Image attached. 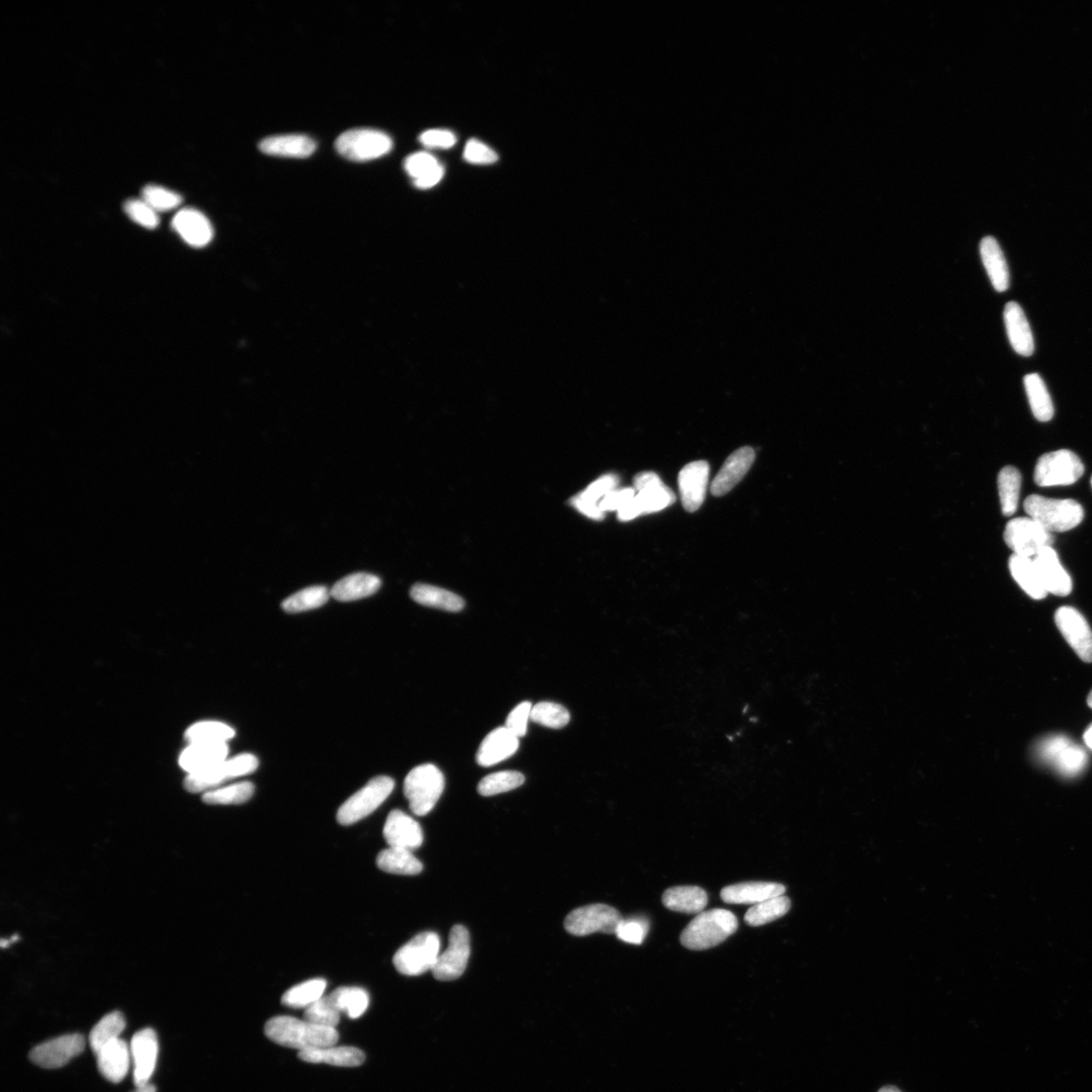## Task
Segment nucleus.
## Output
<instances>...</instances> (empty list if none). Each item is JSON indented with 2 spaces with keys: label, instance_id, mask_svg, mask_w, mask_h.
Segmentation results:
<instances>
[{
  "label": "nucleus",
  "instance_id": "dca6fc26",
  "mask_svg": "<svg viewBox=\"0 0 1092 1092\" xmlns=\"http://www.w3.org/2000/svg\"><path fill=\"white\" fill-rule=\"evenodd\" d=\"M131 1055L133 1063V1083L136 1086L149 1085L158 1057V1039L152 1029H144L133 1037Z\"/></svg>",
  "mask_w": 1092,
  "mask_h": 1092
},
{
  "label": "nucleus",
  "instance_id": "9d476101",
  "mask_svg": "<svg viewBox=\"0 0 1092 1092\" xmlns=\"http://www.w3.org/2000/svg\"><path fill=\"white\" fill-rule=\"evenodd\" d=\"M623 916L612 906L591 904L573 910L565 920V929L577 937L602 932L616 933L623 921Z\"/></svg>",
  "mask_w": 1092,
  "mask_h": 1092
},
{
  "label": "nucleus",
  "instance_id": "6ab92c4d",
  "mask_svg": "<svg viewBox=\"0 0 1092 1092\" xmlns=\"http://www.w3.org/2000/svg\"><path fill=\"white\" fill-rule=\"evenodd\" d=\"M1048 593L1065 597L1072 592V580L1062 567L1057 553L1046 546L1033 558Z\"/></svg>",
  "mask_w": 1092,
  "mask_h": 1092
},
{
  "label": "nucleus",
  "instance_id": "b1692460",
  "mask_svg": "<svg viewBox=\"0 0 1092 1092\" xmlns=\"http://www.w3.org/2000/svg\"><path fill=\"white\" fill-rule=\"evenodd\" d=\"M519 749V737L505 726L497 727L485 736L479 748L477 762L482 767H491L511 758Z\"/></svg>",
  "mask_w": 1092,
  "mask_h": 1092
},
{
  "label": "nucleus",
  "instance_id": "4d7b16f0",
  "mask_svg": "<svg viewBox=\"0 0 1092 1092\" xmlns=\"http://www.w3.org/2000/svg\"><path fill=\"white\" fill-rule=\"evenodd\" d=\"M619 480L614 475H607L591 483L585 492L580 494L582 499L598 504L599 500L616 490Z\"/></svg>",
  "mask_w": 1092,
  "mask_h": 1092
},
{
  "label": "nucleus",
  "instance_id": "39448f33",
  "mask_svg": "<svg viewBox=\"0 0 1092 1092\" xmlns=\"http://www.w3.org/2000/svg\"><path fill=\"white\" fill-rule=\"evenodd\" d=\"M440 951L439 934L425 931L404 945L395 954L393 962L400 974L419 976L433 970L439 960Z\"/></svg>",
  "mask_w": 1092,
  "mask_h": 1092
},
{
  "label": "nucleus",
  "instance_id": "ddd939ff",
  "mask_svg": "<svg viewBox=\"0 0 1092 1092\" xmlns=\"http://www.w3.org/2000/svg\"><path fill=\"white\" fill-rule=\"evenodd\" d=\"M1038 755L1067 777L1082 773L1088 761L1085 750L1063 736L1051 737L1039 746Z\"/></svg>",
  "mask_w": 1092,
  "mask_h": 1092
},
{
  "label": "nucleus",
  "instance_id": "e433bc0d",
  "mask_svg": "<svg viewBox=\"0 0 1092 1092\" xmlns=\"http://www.w3.org/2000/svg\"><path fill=\"white\" fill-rule=\"evenodd\" d=\"M1024 384L1034 416L1041 422L1050 421L1054 417V406L1045 383L1038 373H1029Z\"/></svg>",
  "mask_w": 1092,
  "mask_h": 1092
},
{
  "label": "nucleus",
  "instance_id": "cd10ccee",
  "mask_svg": "<svg viewBox=\"0 0 1092 1092\" xmlns=\"http://www.w3.org/2000/svg\"><path fill=\"white\" fill-rule=\"evenodd\" d=\"M980 255L993 287L1002 293L1010 287L1011 277L1009 265L997 239L991 236L983 238Z\"/></svg>",
  "mask_w": 1092,
  "mask_h": 1092
},
{
  "label": "nucleus",
  "instance_id": "09e8293b",
  "mask_svg": "<svg viewBox=\"0 0 1092 1092\" xmlns=\"http://www.w3.org/2000/svg\"><path fill=\"white\" fill-rule=\"evenodd\" d=\"M142 200L158 212H168L178 208L182 203L180 194L160 186L145 187Z\"/></svg>",
  "mask_w": 1092,
  "mask_h": 1092
},
{
  "label": "nucleus",
  "instance_id": "a878e982",
  "mask_svg": "<svg viewBox=\"0 0 1092 1092\" xmlns=\"http://www.w3.org/2000/svg\"><path fill=\"white\" fill-rule=\"evenodd\" d=\"M95 1055L97 1066L108 1082L119 1084L127 1076L132 1055L131 1049L124 1040L117 1039L107 1043Z\"/></svg>",
  "mask_w": 1092,
  "mask_h": 1092
},
{
  "label": "nucleus",
  "instance_id": "603ef678",
  "mask_svg": "<svg viewBox=\"0 0 1092 1092\" xmlns=\"http://www.w3.org/2000/svg\"><path fill=\"white\" fill-rule=\"evenodd\" d=\"M649 926L647 921L640 919H623L618 926L616 936L628 944L641 945L647 937Z\"/></svg>",
  "mask_w": 1092,
  "mask_h": 1092
},
{
  "label": "nucleus",
  "instance_id": "e2e57ef3",
  "mask_svg": "<svg viewBox=\"0 0 1092 1092\" xmlns=\"http://www.w3.org/2000/svg\"><path fill=\"white\" fill-rule=\"evenodd\" d=\"M133 1092H156V1088L154 1085L149 1084L147 1085L137 1087V1089Z\"/></svg>",
  "mask_w": 1092,
  "mask_h": 1092
},
{
  "label": "nucleus",
  "instance_id": "a18cd8bd",
  "mask_svg": "<svg viewBox=\"0 0 1092 1092\" xmlns=\"http://www.w3.org/2000/svg\"><path fill=\"white\" fill-rule=\"evenodd\" d=\"M255 788L251 782H240L205 792L203 800L204 804L211 805H242L252 797Z\"/></svg>",
  "mask_w": 1092,
  "mask_h": 1092
},
{
  "label": "nucleus",
  "instance_id": "f3484780",
  "mask_svg": "<svg viewBox=\"0 0 1092 1092\" xmlns=\"http://www.w3.org/2000/svg\"><path fill=\"white\" fill-rule=\"evenodd\" d=\"M708 479L709 465L704 460L693 461L679 471V490L687 512H696L702 506L706 499Z\"/></svg>",
  "mask_w": 1092,
  "mask_h": 1092
},
{
  "label": "nucleus",
  "instance_id": "bb28decb",
  "mask_svg": "<svg viewBox=\"0 0 1092 1092\" xmlns=\"http://www.w3.org/2000/svg\"><path fill=\"white\" fill-rule=\"evenodd\" d=\"M227 744H189L181 752L179 764L189 774L208 770L227 760Z\"/></svg>",
  "mask_w": 1092,
  "mask_h": 1092
},
{
  "label": "nucleus",
  "instance_id": "aec40b11",
  "mask_svg": "<svg viewBox=\"0 0 1092 1092\" xmlns=\"http://www.w3.org/2000/svg\"><path fill=\"white\" fill-rule=\"evenodd\" d=\"M756 454L751 447L737 449L728 457L721 469L712 482L711 492L716 497L730 493L735 485L744 479L747 472L754 464Z\"/></svg>",
  "mask_w": 1092,
  "mask_h": 1092
},
{
  "label": "nucleus",
  "instance_id": "2f4dec72",
  "mask_svg": "<svg viewBox=\"0 0 1092 1092\" xmlns=\"http://www.w3.org/2000/svg\"><path fill=\"white\" fill-rule=\"evenodd\" d=\"M299 1058L313 1064H329L338 1067H357L366 1061V1055L356 1047L328 1046L300 1051Z\"/></svg>",
  "mask_w": 1092,
  "mask_h": 1092
},
{
  "label": "nucleus",
  "instance_id": "680f3d73",
  "mask_svg": "<svg viewBox=\"0 0 1092 1092\" xmlns=\"http://www.w3.org/2000/svg\"><path fill=\"white\" fill-rule=\"evenodd\" d=\"M1085 742L1086 746L1092 749V724L1088 727V730L1085 734Z\"/></svg>",
  "mask_w": 1092,
  "mask_h": 1092
},
{
  "label": "nucleus",
  "instance_id": "f8f14e48",
  "mask_svg": "<svg viewBox=\"0 0 1092 1092\" xmlns=\"http://www.w3.org/2000/svg\"><path fill=\"white\" fill-rule=\"evenodd\" d=\"M470 955L469 933L466 927L456 925L449 933V944L440 955L432 973L440 981H453L465 973Z\"/></svg>",
  "mask_w": 1092,
  "mask_h": 1092
},
{
  "label": "nucleus",
  "instance_id": "864d4df0",
  "mask_svg": "<svg viewBox=\"0 0 1092 1092\" xmlns=\"http://www.w3.org/2000/svg\"><path fill=\"white\" fill-rule=\"evenodd\" d=\"M464 158L467 162L478 165L493 164L499 160L497 154L489 146L477 139H471L467 143Z\"/></svg>",
  "mask_w": 1092,
  "mask_h": 1092
},
{
  "label": "nucleus",
  "instance_id": "4be33fe9",
  "mask_svg": "<svg viewBox=\"0 0 1092 1092\" xmlns=\"http://www.w3.org/2000/svg\"><path fill=\"white\" fill-rule=\"evenodd\" d=\"M173 227L181 239L194 248H203L209 245L214 237V230L209 218L198 210L184 209L179 211L174 217Z\"/></svg>",
  "mask_w": 1092,
  "mask_h": 1092
},
{
  "label": "nucleus",
  "instance_id": "412c9836",
  "mask_svg": "<svg viewBox=\"0 0 1092 1092\" xmlns=\"http://www.w3.org/2000/svg\"><path fill=\"white\" fill-rule=\"evenodd\" d=\"M676 496L665 483L648 490L637 492L634 499L619 510L618 519L623 522L634 520L643 514L659 512L673 505Z\"/></svg>",
  "mask_w": 1092,
  "mask_h": 1092
},
{
  "label": "nucleus",
  "instance_id": "8fccbe9b",
  "mask_svg": "<svg viewBox=\"0 0 1092 1092\" xmlns=\"http://www.w3.org/2000/svg\"><path fill=\"white\" fill-rule=\"evenodd\" d=\"M340 1015L329 998L323 997L307 1007L303 1018L315 1025L336 1029L340 1023Z\"/></svg>",
  "mask_w": 1092,
  "mask_h": 1092
},
{
  "label": "nucleus",
  "instance_id": "7c9ffc66",
  "mask_svg": "<svg viewBox=\"0 0 1092 1092\" xmlns=\"http://www.w3.org/2000/svg\"><path fill=\"white\" fill-rule=\"evenodd\" d=\"M317 145L310 137L290 133L266 138L259 144L262 153L277 157L307 158L311 156Z\"/></svg>",
  "mask_w": 1092,
  "mask_h": 1092
},
{
  "label": "nucleus",
  "instance_id": "a19ab883",
  "mask_svg": "<svg viewBox=\"0 0 1092 1092\" xmlns=\"http://www.w3.org/2000/svg\"><path fill=\"white\" fill-rule=\"evenodd\" d=\"M327 982L317 978L301 983L288 989L282 999L284 1005L291 1009H307L324 997Z\"/></svg>",
  "mask_w": 1092,
  "mask_h": 1092
},
{
  "label": "nucleus",
  "instance_id": "1a4fd4ad",
  "mask_svg": "<svg viewBox=\"0 0 1092 1092\" xmlns=\"http://www.w3.org/2000/svg\"><path fill=\"white\" fill-rule=\"evenodd\" d=\"M1085 473V466L1074 453L1061 451L1042 455L1035 469V483L1040 487L1070 485L1075 483Z\"/></svg>",
  "mask_w": 1092,
  "mask_h": 1092
},
{
  "label": "nucleus",
  "instance_id": "c03bdc74",
  "mask_svg": "<svg viewBox=\"0 0 1092 1092\" xmlns=\"http://www.w3.org/2000/svg\"><path fill=\"white\" fill-rule=\"evenodd\" d=\"M330 595L326 587L313 586L291 595L283 602L282 607L287 613L305 612L319 609L329 600Z\"/></svg>",
  "mask_w": 1092,
  "mask_h": 1092
},
{
  "label": "nucleus",
  "instance_id": "79ce46f5",
  "mask_svg": "<svg viewBox=\"0 0 1092 1092\" xmlns=\"http://www.w3.org/2000/svg\"><path fill=\"white\" fill-rule=\"evenodd\" d=\"M235 736L232 727L216 721H203L189 727L186 738L189 744H227Z\"/></svg>",
  "mask_w": 1092,
  "mask_h": 1092
},
{
  "label": "nucleus",
  "instance_id": "37998d69",
  "mask_svg": "<svg viewBox=\"0 0 1092 1092\" xmlns=\"http://www.w3.org/2000/svg\"><path fill=\"white\" fill-rule=\"evenodd\" d=\"M125 1028V1017L119 1012H113L104 1016L93 1027L90 1036L92 1051L96 1054L106 1046L107 1043L119 1039V1035L123 1033Z\"/></svg>",
  "mask_w": 1092,
  "mask_h": 1092
},
{
  "label": "nucleus",
  "instance_id": "423d86ee",
  "mask_svg": "<svg viewBox=\"0 0 1092 1092\" xmlns=\"http://www.w3.org/2000/svg\"><path fill=\"white\" fill-rule=\"evenodd\" d=\"M335 147L346 160L364 162L390 153L393 141L385 133L378 130L354 129L340 135Z\"/></svg>",
  "mask_w": 1092,
  "mask_h": 1092
},
{
  "label": "nucleus",
  "instance_id": "4c0bfd02",
  "mask_svg": "<svg viewBox=\"0 0 1092 1092\" xmlns=\"http://www.w3.org/2000/svg\"><path fill=\"white\" fill-rule=\"evenodd\" d=\"M340 1014L357 1019L367 1012L370 1004L369 993L359 987H340L328 995Z\"/></svg>",
  "mask_w": 1092,
  "mask_h": 1092
},
{
  "label": "nucleus",
  "instance_id": "2eb2a0df",
  "mask_svg": "<svg viewBox=\"0 0 1092 1092\" xmlns=\"http://www.w3.org/2000/svg\"><path fill=\"white\" fill-rule=\"evenodd\" d=\"M84 1048L83 1036L79 1034L61 1036L34 1048L30 1053V1059L47 1070H56L77 1057Z\"/></svg>",
  "mask_w": 1092,
  "mask_h": 1092
},
{
  "label": "nucleus",
  "instance_id": "f704fd0d",
  "mask_svg": "<svg viewBox=\"0 0 1092 1092\" xmlns=\"http://www.w3.org/2000/svg\"><path fill=\"white\" fill-rule=\"evenodd\" d=\"M415 602L448 612H459L465 609V601L458 595L427 584H416L410 591Z\"/></svg>",
  "mask_w": 1092,
  "mask_h": 1092
},
{
  "label": "nucleus",
  "instance_id": "052dcab7",
  "mask_svg": "<svg viewBox=\"0 0 1092 1092\" xmlns=\"http://www.w3.org/2000/svg\"><path fill=\"white\" fill-rule=\"evenodd\" d=\"M663 483H664L657 475V473L651 471H643L638 473V475H637L635 478V490L637 492H640L643 490L658 487V485Z\"/></svg>",
  "mask_w": 1092,
  "mask_h": 1092
},
{
  "label": "nucleus",
  "instance_id": "6e6552de",
  "mask_svg": "<svg viewBox=\"0 0 1092 1092\" xmlns=\"http://www.w3.org/2000/svg\"><path fill=\"white\" fill-rule=\"evenodd\" d=\"M259 759L251 754H242L227 759L216 766L194 774H189L185 787L191 793L208 792L226 781L251 774L259 768Z\"/></svg>",
  "mask_w": 1092,
  "mask_h": 1092
},
{
  "label": "nucleus",
  "instance_id": "c9c22d12",
  "mask_svg": "<svg viewBox=\"0 0 1092 1092\" xmlns=\"http://www.w3.org/2000/svg\"><path fill=\"white\" fill-rule=\"evenodd\" d=\"M376 865L384 872L398 875H417L423 870L421 861L412 851L400 847L384 849L376 858Z\"/></svg>",
  "mask_w": 1092,
  "mask_h": 1092
},
{
  "label": "nucleus",
  "instance_id": "6e6d98bb",
  "mask_svg": "<svg viewBox=\"0 0 1092 1092\" xmlns=\"http://www.w3.org/2000/svg\"><path fill=\"white\" fill-rule=\"evenodd\" d=\"M455 133L448 130L432 129L421 133L420 142L425 147L449 149L456 144Z\"/></svg>",
  "mask_w": 1092,
  "mask_h": 1092
},
{
  "label": "nucleus",
  "instance_id": "de8ad7c7",
  "mask_svg": "<svg viewBox=\"0 0 1092 1092\" xmlns=\"http://www.w3.org/2000/svg\"><path fill=\"white\" fill-rule=\"evenodd\" d=\"M569 720V712L560 704L539 702L531 709L530 721L554 730L566 726Z\"/></svg>",
  "mask_w": 1092,
  "mask_h": 1092
},
{
  "label": "nucleus",
  "instance_id": "9b49d317",
  "mask_svg": "<svg viewBox=\"0 0 1092 1092\" xmlns=\"http://www.w3.org/2000/svg\"><path fill=\"white\" fill-rule=\"evenodd\" d=\"M1004 540L1014 554L1034 558L1043 548L1052 546L1054 538L1034 519L1019 517L1006 525Z\"/></svg>",
  "mask_w": 1092,
  "mask_h": 1092
},
{
  "label": "nucleus",
  "instance_id": "0eeeda50",
  "mask_svg": "<svg viewBox=\"0 0 1092 1092\" xmlns=\"http://www.w3.org/2000/svg\"><path fill=\"white\" fill-rule=\"evenodd\" d=\"M394 788L395 782L390 777H375L338 809L337 821L343 825H351L367 818L385 803Z\"/></svg>",
  "mask_w": 1092,
  "mask_h": 1092
},
{
  "label": "nucleus",
  "instance_id": "a211bd4d",
  "mask_svg": "<svg viewBox=\"0 0 1092 1092\" xmlns=\"http://www.w3.org/2000/svg\"><path fill=\"white\" fill-rule=\"evenodd\" d=\"M384 837L391 847L416 849L423 844L421 825L402 810L395 809L385 823Z\"/></svg>",
  "mask_w": 1092,
  "mask_h": 1092
},
{
  "label": "nucleus",
  "instance_id": "58836bf2",
  "mask_svg": "<svg viewBox=\"0 0 1092 1092\" xmlns=\"http://www.w3.org/2000/svg\"><path fill=\"white\" fill-rule=\"evenodd\" d=\"M791 908V902L787 896L773 897L752 905L745 916V921L750 927H761L783 917Z\"/></svg>",
  "mask_w": 1092,
  "mask_h": 1092
},
{
  "label": "nucleus",
  "instance_id": "69168bd1",
  "mask_svg": "<svg viewBox=\"0 0 1092 1092\" xmlns=\"http://www.w3.org/2000/svg\"><path fill=\"white\" fill-rule=\"evenodd\" d=\"M1087 704H1088V707H1089L1090 708H1092V690H1091V692H1090V693H1089V695H1088V697H1087Z\"/></svg>",
  "mask_w": 1092,
  "mask_h": 1092
},
{
  "label": "nucleus",
  "instance_id": "f257e3e1",
  "mask_svg": "<svg viewBox=\"0 0 1092 1092\" xmlns=\"http://www.w3.org/2000/svg\"><path fill=\"white\" fill-rule=\"evenodd\" d=\"M265 1035L279 1046L311 1050L334 1046L339 1040L336 1029L321 1027L293 1016H275L266 1023Z\"/></svg>",
  "mask_w": 1092,
  "mask_h": 1092
},
{
  "label": "nucleus",
  "instance_id": "0e129e2a",
  "mask_svg": "<svg viewBox=\"0 0 1092 1092\" xmlns=\"http://www.w3.org/2000/svg\"><path fill=\"white\" fill-rule=\"evenodd\" d=\"M879 1092H902V1091L894 1086H886V1087L881 1088L879 1090Z\"/></svg>",
  "mask_w": 1092,
  "mask_h": 1092
},
{
  "label": "nucleus",
  "instance_id": "c756f323",
  "mask_svg": "<svg viewBox=\"0 0 1092 1092\" xmlns=\"http://www.w3.org/2000/svg\"><path fill=\"white\" fill-rule=\"evenodd\" d=\"M405 170L420 189L439 185L444 176V167L428 152H417L407 157Z\"/></svg>",
  "mask_w": 1092,
  "mask_h": 1092
},
{
  "label": "nucleus",
  "instance_id": "473e14b6",
  "mask_svg": "<svg viewBox=\"0 0 1092 1092\" xmlns=\"http://www.w3.org/2000/svg\"><path fill=\"white\" fill-rule=\"evenodd\" d=\"M381 586L382 581L379 577L357 573L338 581L330 593L337 601L350 602L371 596Z\"/></svg>",
  "mask_w": 1092,
  "mask_h": 1092
},
{
  "label": "nucleus",
  "instance_id": "338daca9",
  "mask_svg": "<svg viewBox=\"0 0 1092 1092\" xmlns=\"http://www.w3.org/2000/svg\"><path fill=\"white\" fill-rule=\"evenodd\" d=\"M1090 483H1091V487H1092V477H1091Z\"/></svg>",
  "mask_w": 1092,
  "mask_h": 1092
},
{
  "label": "nucleus",
  "instance_id": "ea45409f",
  "mask_svg": "<svg viewBox=\"0 0 1092 1092\" xmlns=\"http://www.w3.org/2000/svg\"><path fill=\"white\" fill-rule=\"evenodd\" d=\"M1001 511L1010 517L1016 512L1021 494L1022 475L1015 467L1003 468L998 479Z\"/></svg>",
  "mask_w": 1092,
  "mask_h": 1092
},
{
  "label": "nucleus",
  "instance_id": "49530a36",
  "mask_svg": "<svg viewBox=\"0 0 1092 1092\" xmlns=\"http://www.w3.org/2000/svg\"><path fill=\"white\" fill-rule=\"evenodd\" d=\"M525 781V775L516 771H502L485 776L478 786L482 796L490 797L514 791Z\"/></svg>",
  "mask_w": 1092,
  "mask_h": 1092
},
{
  "label": "nucleus",
  "instance_id": "f03ea898",
  "mask_svg": "<svg viewBox=\"0 0 1092 1092\" xmlns=\"http://www.w3.org/2000/svg\"><path fill=\"white\" fill-rule=\"evenodd\" d=\"M736 917L728 910L715 908L703 912L690 922L681 934V943L692 951L714 948L737 931Z\"/></svg>",
  "mask_w": 1092,
  "mask_h": 1092
},
{
  "label": "nucleus",
  "instance_id": "20e7f679",
  "mask_svg": "<svg viewBox=\"0 0 1092 1092\" xmlns=\"http://www.w3.org/2000/svg\"><path fill=\"white\" fill-rule=\"evenodd\" d=\"M445 781L442 772L432 763H424L407 775L404 793L414 815L424 817L439 803Z\"/></svg>",
  "mask_w": 1092,
  "mask_h": 1092
},
{
  "label": "nucleus",
  "instance_id": "4468645a",
  "mask_svg": "<svg viewBox=\"0 0 1092 1092\" xmlns=\"http://www.w3.org/2000/svg\"><path fill=\"white\" fill-rule=\"evenodd\" d=\"M1056 625L1078 657L1092 663V630L1085 616L1073 607H1061L1055 613Z\"/></svg>",
  "mask_w": 1092,
  "mask_h": 1092
},
{
  "label": "nucleus",
  "instance_id": "72a5a7b5",
  "mask_svg": "<svg viewBox=\"0 0 1092 1092\" xmlns=\"http://www.w3.org/2000/svg\"><path fill=\"white\" fill-rule=\"evenodd\" d=\"M1009 567L1013 578L1029 597L1036 600L1047 597L1048 592L1043 584L1033 558L1013 554Z\"/></svg>",
  "mask_w": 1092,
  "mask_h": 1092
},
{
  "label": "nucleus",
  "instance_id": "c85d7f7f",
  "mask_svg": "<svg viewBox=\"0 0 1092 1092\" xmlns=\"http://www.w3.org/2000/svg\"><path fill=\"white\" fill-rule=\"evenodd\" d=\"M662 902L672 912L699 915L707 907L708 896L698 886H677L665 891Z\"/></svg>",
  "mask_w": 1092,
  "mask_h": 1092
},
{
  "label": "nucleus",
  "instance_id": "393cba45",
  "mask_svg": "<svg viewBox=\"0 0 1092 1092\" xmlns=\"http://www.w3.org/2000/svg\"><path fill=\"white\" fill-rule=\"evenodd\" d=\"M1004 323L1007 337L1017 355L1030 357L1034 354V336L1022 307L1015 301L1006 303Z\"/></svg>",
  "mask_w": 1092,
  "mask_h": 1092
},
{
  "label": "nucleus",
  "instance_id": "7ed1b4c3",
  "mask_svg": "<svg viewBox=\"0 0 1092 1092\" xmlns=\"http://www.w3.org/2000/svg\"><path fill=\"white\" fill-rule=\"evenodd\" d=\"M1028 516L1052 532H1066L1077 527L1085 518L1082 505L1071 499H1050L1030 495L1024 503Z\"/></svg>",
  "mask_w": 1092,
  "mask_h": 1092
},
{
  "label": "nucleus",
  "instance_id": "5701e85b",
  "mask_svg": "<svg viewBox=\"0 0 1092 1092\" xmlns=\"http://www.w3.org/2000/svg\"><path fill=\"white\" fill-rule=\"evenodd\" d=\"M784 885L773 882H745L726 886L721 892V900L727 904L756 905L773 897L784 895Z\"/></svg>",
  "mask_w": 1092,
  "mask_h": 1092
},
{
  "label": "nucleus",
  "instance_id": "bf43d9fd",
  "mask_svg": "<svg viewBox=\"0 0 1092 1092\" xmlns=\"http://www.w3.org/2000/svg\"><path fill=\"white\" fill-rule=\"evenodd\" d=\"M572 504L579 510L580 512L587 515L590 518L601 520L604 517V512L600 509L599 504H595L582 499L580 495L574 497Z\"/></svg>",
  "mask_w": 1092,
  "mask_h": 1092
},
{
  "label": "nucleus",
  "instance_id": "3c124183",
  "mask_svg": "<svg viewBox=\"0 0 1092 1092\" xmlns=\"http://www.w3.org/2000/svg\"><path fill=\"white\" fill-rule=\"evenodd\" d=\"M124 208L131 220L144 228L155 229L160 225L157 212L144 200H130Z\"/></svg>",
  "mask_w": 1092,
  "mask_h": 1092
},
{
  "label": "nucleus",
  "instance_id": "13d9d810",
  "mask_svg": "<svg viewBox=\"0 0 1092 1092\" xmlns=\"http://www.w3.org/2000/svg\"><path fill=\"white\" fill-rule=\"evenodd\" d=\"M636 495L637 491L631 488L614 490L601 500L599 503L600 509L603 512L615 511V510L619 511V510L633 500Z\"/></svg>",
  "mask_w": 1092,
  "mask_h": 1092
},
{
  "label": "nucleus",
  "instance_id": "5fc2aeb1",
  "mask_svg": "<svg viewBox=\"0 0 1092 1092\" xmlns=\"http://www.w3.org/2000/svg\"><path fill=\"white\" fill-rule=\"evenodd\" d=\"M532 704L530 702H522L511 712L509 713L506 720L505 727L517 737L525 736L527 734L528 721H530V714Z\"/></svg>",
  "mask_w": 1092,
  "mask_h": 1092
}]
</instances>
